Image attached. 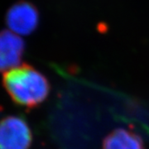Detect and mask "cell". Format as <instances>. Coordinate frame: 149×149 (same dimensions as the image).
Returning a JSON list of instances; mask_svg holds the SVG:
<instances>
[{
    "mask_svg": "<svg viewBox=\"0 0 149 149\" xmlns=\"http://www.w3.org/2000/svg\"><path fill=\"white\" fill-rule=\"evenodd\" d=\"M3 85L16 105L27 109H34L43 104L51 91L47 78L27 64L6 71L3 75Z\"/></svg>",
    "mask_w": 149,
    "mask_h": 149,
    "instance_id": "6da1fadb",
    "label": "cell"
},
{
    "mask_svg": "<svg viewBox=\"0 0 149 149\" xmlns=\"http://www.w3.org/2000/svg\"><path fill=\"white\" fill-rule=\"evenodd\" d=\"M32 143V130L24 118L8 115L0 120V149H29Z\"/></svg>",
    "mask_w": 149,
    "mask_h": 149,
    "instance_id": "7a4b0ae2",
    "label": "cell"
},
{
    "mask_svg": "<svg viewBox=\"0 0 149 149\" xmlns=\"http://www.w3.org/2000/svg\"><path fill=\"white\" fill-rule=\"evenodd\" d=\"M5 20L9 31L20 37L27 36L37 29L39 13L31 3L19 1L7 12Z\"/></svg>",
    "mask_w": 149,
    "mask_h": 149,
    "instance_id": "3957f363",
    "label": "cell"
},
{
    "mask_svg": "<svg viewBox=\"0 0 149 149\" xmlns=\"http://www.w3.org/2000/svg\"><path fill=\"white\" fill-rule=\"evenodd\" d=\"M25 50L22 37L9 30L0 32V72L5 73L21 65Z\"/></svg>",
    "mask_w": 149,
    "mask_h": 149,
    "instance_id": "277c9868",
    "label": "cell"
},
{
    "mask_svg": "<svg viewBox=\"0 0 149 149\" xmlns=\"http://www.w3.org/2000/svg\"><path fill=\"white\" fill-rule=\"evenodd\" d=\"M102 149H146L142 137L128 128L113 129L103 140Z\"/></svg>",
    "mask_w": 149,
    "mask_h": 149,
    "instance_id": "5b68a950",
    "label": "cell"
}]
</instances>
